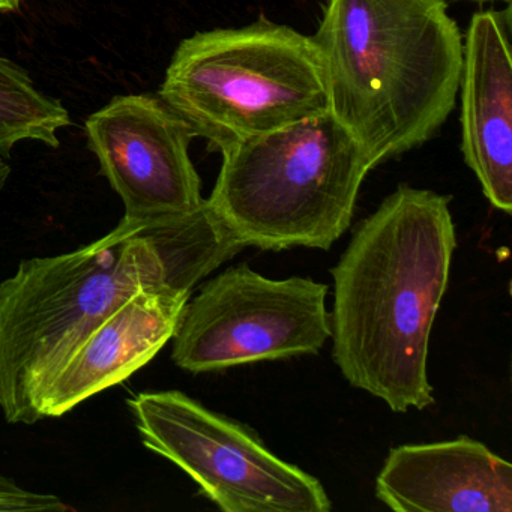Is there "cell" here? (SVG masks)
<instances>
[{"label":"cell","instance_id":"cell-2","mask_svg":"<svg viewBox=\"0 0 512 512\" xmlns=\"http://www.w3.org/2000/svg\"><path fill=\"white\" fill-rule=\"evenodd\" d=\"M449 200L400 185L358 224L332 269L335 364L398 413L434 403L431 329L457 247Z\"/></svg>","mask_w":512,"mask_h":512},{"label":"cell","instance_id":"cell-12","mask_svg":"<svg viewBox=\"0 0 512 512\" xmlns=\"http://www.w3.org/2000/svg\"><path fill=\"white\" fill-rule=\"evenodd\" d=\"M71 125L70 115L59 101L38 91L25 70L0 58V155L23 140H37L47 146L61 145L58 131Z\"/></svg>","mask_w":512,"mask_h":512},{"label":"cell","instance_id":"cell-10","mask_svg":"<svg viewBox=\"0 0 512 512\" xmlns=\"http://www.w3.org/2000/svg\"><path fill=\"white\" fill-rule=\"evenodd\" d=\"M190 296L140 290L110 311L53 371L38 400L40 419L61 418L145 367L172 340Z\"/></svg>","mask_w":512,"mask_h":512},{"label":"cell","instance_id":"cell-8","mask_svg":"<svg viewBox=\"0 0 512 512\" xmlns=\"http://www.w3.org/2000/svg\"><path fill=\"white\" fill-rule=\"evenodd\" d=\"M89 148L121 197L124 220H179L202 208V181L190 158L191 125L154 95H122L89 116Z\"/></svg>","mask_w":512,"mask_h":512},{"label":"cell","instance_id":"cell-16","mask_svg":"<svg viewBox=\"0 0 512 512\" xmlns=\"http://www.w3.org/2000/svg\"><path fill=\"white\" fill-rule=\"evenodd\" d=\"M475 2H487V0H475ZM488 2H494V0H488ZM502 2H506V4H509L511 0H502Z\"/></svg>","mask_w":512,"mask_h":512},{"label":"cell","instance_id":"cell-6","mask_svg":"<svg viewBox=\"0 0 512 512\" xmlns=\"http://www.w3.org/2000/svg\"><path fill=\"white\" fill-rule=\"evenodd\" d=\"M127 406L143 445L184 470L221 511H331L319 479L184 392H139Z\"/></svg>","mask_w":512,"mask_h":512},{"label":"cell","instance_id":"cell-9","mask_svg":"<svg viewBox=\"0 0 512 512\" xmlns=\"http://www.w3.org/2000/svg\"><path fill=\"white\" fill-rule=\"evenodd\" d=\"M512 11H479L463 41L461 152L488 202L512 212Z\"/></svg>","mask_w":512,"mask_h":512},{"label":"cell","instance_id":"cell-7","mask_svg":"<svg viewBox=\"0 0 512 512\" xmlns=\"http://www.w3.org/2000/svg\"><path fill=\"white\" fill-rule=\"evenodd\" d=\"M328 286L304 277L271 280L233 266L188 299L173 335V362L212 373L259 361L316 355L331 338Z\"/></svg>","mask_w":512,"mask_h":512},{"label":"cell","instance_id":"cell-11","mask_svg":"<svg viewBox=\"0 0 512 512\" xmlns=\"http://www.w3.org/2000/svg\"><path fill=\"white\" fill-rule=\"evenodd\" d=\"M376 497L397 512H511L512 466L467 436L391 449Z\"/></svg>","mask_w":512,"mask_h":512},{"label":"cell","instance_id":"cell-3","mask_svg":"<svg viewBox=\"0 0 512 512\" xmlns=\"http://www.w3.org/2000/svg\"><path fill=\"white\" fill-rule=\"evenodd\" d=\"M313 40L329 112L373 167L424 145L455 109L463 35L448 0H326Z\"/></svg>","mask_w":512,"mask_h":512},{"label":"cell","instance_id":"cell-14","mask_svg":"<svg viewBox=\"0 0 512 512\" xmlns=\"http://www.w3.org/2000/svg\"><path fill=\"white\" fill-rule=\"evenodd\" d=\"M11 175V166L7 163V161L2 160L0 158V190L5 187L7 184L8 178Z\"/></svg>","mask_w":512,"mask_h":512},{"label":"cell","instance_id":"cell-5","mask_svg":"<svg viewBox=\"0 0 512 512\" xmlns=\"http://www.w3.org/2000/svg\"><path fill=\"white\" fill-rule=\"evenodd\" d=\"M158 97L220 154L329 112L313 37L266 19L182 41Z\"/></svg>","mask_w":512,"mask_h":512},{"label":"cell","instance_id":"cell-4","mask_svg":"<svg viewBox=\"0 0 512 512\" xmlns=\"http://www.w3.org/2000/svg\"><path fill=\"white\" fill-rule=\"evenodd\" d=\"M211 197L239 242L260 250H329L352 223L371 166L331 112L230 146Z\"/></svg>","mask_w":512,"mask_h":512},{"label":"cell","instance_id":"cell-1","mask_svg":"<svg viewBox=\"0 0 512 512\" xmlns=\"http://www.w3.org/2000/svg\"><path fill=\"white\" fill-rule=\"evenodd\" d=\"M244 245L209 203L166 223H131L79 250L23 260L0 283V410L35 424L41 391L71 349L140 290L191 295Z\"/></svg>","mask_w":512,"mask_h":512},{"label":"cell","instance_id":"cell-13","mask_svg":"<svg viewBox=\"0 0 512 512\" xmlns=\"http://www.w3.org/2000/svg\"><path fill=\"white\" fill-rule=\"evenodd\" d=\"M68 508L59 496L22 487L0 475V512H61Z\"/></svg>","mask_w":512,"mask_h":512},{"label":"cell","instance_id":"cell-15","mask_svg":"<svg viewBox=\"0 0 512 512\" xmlns=\"http://www.w3.org/2000/svg\"><path fill=\"white\" fill-rule=\"evenodd\" d=\"M20 0H0V11L8 13V11L19 10Z\"/></svg>","mask_w":512,"mask_h":512}]
</instances>
